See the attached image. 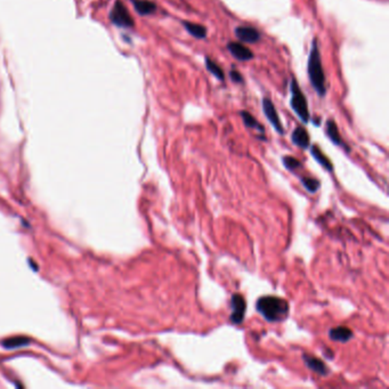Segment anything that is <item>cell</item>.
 I'll list each match as a JSON object with an SVG mask.
<instances>
[{"mask_svg":"<svg viewBox=\"0 0 389 389\" xmlns=\"http://www.w3.org/2000/svg\"><path fill=\"white\" fill-rule=\"evenodd\" d=\"M307 73L309 81L313 89L321 97H324L327 94V86H325V73L321 61V54L319 48V40L315 37L312 41V49L309 53L307 62Z\"/></svg>","mask_w":389,"mask_h":389,"instance_id":"cell-1","label":"cell"},{"mask_svg":"<svg viewBox=\"0 0 389 389\" xmlns=\"http://www.w3.org/2000/svg\"><path fill=\"white\" fill-rule=\"evenodd\" d=\"M256 308L268 322H280L287 319L289 315V304L279 297H260L257 300Z\"/></svg>","mask_w":389,"mask_h":389,"instance_id":"cell-2","label":"cell"},{"mask_svg":"<svg viewBox=\"0 0 389 389\" xmlns=\"http://www.w3.org/2000/svg\"><path fill=\"white\" fill-rule=\"evenodd\" d=\"M290 93H291V98H290V106L295 111V113L298 116L304 124L311 120V116H309L307 100L305 97L303 90L300 89L298 85V81L295 78L291 79L290 82Z\"/></svg>","mask_w":389,"mask_h":389,"instance_id":"cell-3","label":"cell"},{"mask_svg":"<svg viewBox=\"0 0 389 389\" xmlns=\"http://www.w3.org/2000/svg\"><path fill=\"white\" fill-rule=\"evenodd\" d=\"M110 18H111V22L119 27L129 29V27H133L135 25L132 15L129 14L127 7L122 3V1H120V0H117V2L114 3L113 9L111 10Z\"/></svg>","mask_w":389,"mask_h":389,"instance_id":"cell-4","label":"cell"},{"mask_svg":"<svg viewBox=\"0 0 389 389\" xmlns=\"http://www.w3.org/2000/svg\"><path fill=\"white\" fill-rule=\"evenodd\" d=\"M261 106H263L264 114H265V117L267 118L269 124L273 126V128L276 130L277 134L283 135L284 128L281 124L280 117H279V114H277V111L275 109V106H274L273 102L271 101V98L264 97L263 101H261Z\"/></svg>","mask_w":389,"mask_h":389,"instance_id":"cell-5","label":"cell"},{"mask_svg":"<svg viewBox=\"0 0 389 389\" xmlns=\"http://www.w3.org/2000/svg\"><path fill=\"white\" fill-rule=\"evenodd\" d=\"M231 321L235 324H241L244 319L245 309H247V303H245L243 296L239 295V293L233 295L231 300Z\"/></svg>","mask_w":389,"mask_h":389,"instance_id":"cell-6","label":"cell"},{"mask_svg":"<svg viewBox=\"0 0 389 389\" xmlns=\"http://www.w3.org/2000/svg\"><path fill=\"white\" fill-rule=\"evenodd\" d=\"M234 32H235L236 38L242 42L256 43L261 38L259 31L252 26H237Z\"/></svg>","mask_w":389,"mask_h":389,"instance_id":"cell-7","label":"cell"},{"mask_svg":"<svg viewBox=\"0 0 389 389\" xmlns=\"http://www.w3.org/2000/svg\"><path fill=\"white\" fill-rule=\"evenodd\" d=\"M227 49L229 53L232 54V56H234L236 59H239V61L247 62L253 58L252 51L241 42H234V41L228 42Z\"/></svg>","mask_w":389,"mask_h":389,"instance_id":"cell-8","label":"cell"},{"mask_svg":"<svg viewBox=\"0 0 389 389\" xmlns=\"http://www.w3.org/2000/svg\"><path fill=\"white\" fill-rule=\"evenodd\" d=\"M291 141L295 145L298 146L300 149H307L309 146V135L307 133V130L304 128L303 126H298L296 127L295 130L292 132L291 135Z\"/></svg>","mask_w":389,"mask_h":389,"instance_id":"cell-9","label":"cell"},{"mask_svg":"<svg viewBox=\"0 0 389 389\" xmlns=\"http://www.w3.org/2000/svg\"><path fill=\"white\" fill-rule=\"evenodd\" d=\"M304 361H305V364L307 365V368L311 369L312 371L319 373L321 376L328 375L329 369L321 360L309 355H304Z\"/></svg>","mask_w":389,"mask_h":389,"instance_id":"cell-10","label":"cell"},{"mask_svg":"<svg viewBox=\"0 0 389 389\" xmlns=\"http://www.w3.org/2000/svg\"><path fill=\"white\" fill-rule=\"evenodd\" d=\"M135 10L140 15H151L157 10V5L150 0H132Z\"/></svg>","mask_w":389,"mask_h":389,"instance_id":"cell-11","label":"cell"},{"mask_svg":"<svg viewBox=\"0 0 389 389\" xmlns=\"http://www.w3.org/2000/svg\"><path fill=\"white\" fill-rule=\"evenodd\" d=\"M329 336L333 341H338V343H347L352 339L353 337V332L351 329H348L346 327H338V328H333L329 332Z\"/></svg>","mask_w":389,"mask_h":389,"instance_id":"cell-12","label":"cell"},{"mask_svg":"<svg viewBox=\"0 0 389 389\" xmlns=\"http://www.w3.org/2000/svg\"><path fill=\"white\" fill-rule=\"evenodd\" d=\"M325 133H327L328 137L330 138V141L333 143V144L339 145V146H345L344 142L340 137L338 126H337V124L332 120V119L328 120L327 124H325Z\"/></svg>","mask_w":389,"mask_h":389,"instance_id":"cell-13","label":"cell"},{"mask_svg":"<svg viewBox=\"0 0 389 389\" xmlns=\"http://www.w3.org/2000/svg\"><path fill=\"white\" fill-rule=\"evenodd\" d=\"M183 25H184L185 30L188 31V32L194 38L204 39L205 37H207V33H208L207 27L203 26V25L197 24V23L189 22V21L183 22Z\"/></svg>","mask_w":389,"mask_h":389,"instance_id":"cell-14","label":"cell"},{"mask_svg":"<svg viewBox=\"0 0 389 389\" xmlns=\"http://www.w3.org/2000/svg\"><path fill=\"white\" fill-rule=\"evenodd\" d=\"M240 116L242 118V121H243L244 126L247 127V128L255 129V130H257V132H259L261 135L265 134V129H264L263 125H260L259 122L257 121V119L252 116V114H250L249 112H247V111H241Z\"/></svg>","mask_w":389,"mask_h":389,"instance_id":"cell-15","label":"cell"},{"mask_svg":"<svg viewBox=\"0 0 389 389\" xmlns=\"http://www.w3.org/2000/svg\"><path fill=\"white\" fill-rule=\"evenodd\" d=\"M311 153H312V156L314 157L315 160L319 162L320 165H322L324 168H327L329 172H331V170L333 169L331 161L329 160V158L325 156V154L322 152V151H321V149L319 148V146L313 145L312 149H311Z\"/></svg>","mask_w":389,"mask_h":389,"instance_id":"cell-16","label":"cell"},{"mask_svg":"<svg viewBox=\"0 0 389 389\" xmlns=\"http://www.w3.org/2000/svg\"><path fill=\"white\" fill-rule=\"evenodd\" d=\"M204 63H205V67H207V70L213 75V77H216L218 80L224 81L225 74L223 72V70H221V67L216 64V62H213L211 58L205 57Z\"/></svg>","mask_w":389,"mask_h":389,"instance_id":"cell-17","label":"cell"},{"mask_svg":"<svg viewBox=\"0 0 389 389\" xmlns=\"http://www.w3.org/2000/svg\"><path fill=\"white\" fill-rule=\"evenodd\" d=\"M301 183H303L305 189L311 193H315L321 185V183L317 180H315V178H309V177L301 178Z\"/></svg>","mask_w":389,"mask_h":389,"instance_id":"cell-18","label":"cell"},{"mask_svg":"<svg viewBox=\"0 0 389 389\" xmlns=\"http://www.w3.org/2000/svg\"><path fill=\"white\" fill-rule=\"evenodd\" d=\"M283 165L287 169L291 170V172H293V170L298 169L299 167L301 166V164L299 162L298 159L293 158V157H290V156H285L283 158Z\"/></svg>","mask_w":389,"mask_h":389,"instance_id":"cell-19","label":"cell"},{"mask_svg":"<svg viewBox=\"0 0 389 389\" xmlns=\"http://www.w3.org/2000/svg\"><path fill=\"white\" fill-rule=\"evenodd\" d=\"M27 343L26 339H23V338H11V339H8V340H5L3 341V346L7 347V348H14V347H18V346H22V345H25Z\"/></svg>","mask_w":389,"mask_h":389,"instance_id":"cell-20","label":"cell"},{"mask_svg":"<svg viewBox=\"0 0 389 389\" xmlns=\"http://www.w3.org/2000/svg\"><path fill=\"white\" fill-rule=\"evenodd\" d=\"M229 78H231V80L235 83H242L244 81L242 74L236 70H231V72H229Z\"/></svg>","mask_w":389,"mask_h":389,"instance_id":"cell-21","label":"cell"}]
</instances>
